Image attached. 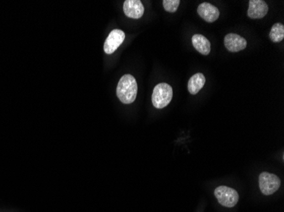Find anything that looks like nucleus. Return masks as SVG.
Listing matches in <instances>:
<instances>
[{
	"label": "nucleus",
	"instance_id": "nucleus-1",
	"mask_svg": "<svg viewBox=\"0 0 284 212\" xmlns=\"http://www.w3.org/2000/svg\"><path fill=\"white\" fill-rule=\"evenodd\" d=\"M138 91V86L136 78L132 75L126 74L120 78L118 88L117 95L119 100L125 105L132 104L136 100Z\"/></svg>",
	"mask_w": 284,
	"mask_h": 212
},
{
	"label": "nucleus",
	"instance_id": "nucleus-2",
	"mask_svg": "<svg viewBox=\"0 0 284 212\" xmlns=\"http://www.w3.org/2000/svg\"><path fill=\"white\" fill-rule=\"evenodd\" d=\"M173 98V89L168 84H157L152 93V104L157 109H163L171 103Z\"/></svg>",
	"mask_w": 284,
	"mask_h": 212
},
{
	"label": "nucleus",
	"instance_id": "nucleus-3",
	"mask_svg": "<svg viewBox=\"0 0 284 212\" xmlns=\"http://www.w3.org/2000/svg\"><path fill=\"white\" fill-rule=\"evenodd\" d=\"M214 195L218 202L223 206L232 208L238 204L239 195L234 188L228 186H219L214 190Z\"/></svg>",
	"mask_w": 284,
	"mask_h": 212
},
{
	"label": "nucleus",
	"instance_id": "nucleus-4",
	"mask_svg": "<svg viewBox=\"0 0 284 212\" xmlns=\"http://www.w3.org/2000/svg\"><path fill=\"white\" fill-rule=\"evenodd\" d=\"M259 186L263 194L271 195L278 190L281 186V180L276 175L262 172L259 177Z\"/></svg>",
	"mask_w": 284,
	"mask_h": 212
},
{
	"label": "nucleus",
	"instance_id": "nucleus-5",
	"mask_svg": "<svg viewBox=\"0 0 284 212\" xmlns=\"http://www.w3.org/2000/svg\"><path fill=\"white\" fill-rule=\"evenodd\" d=\"M125 39V33L122 30H112L108 37L106 38V42L104 44V51L107 54H113L119 48V46L122 44Z\"/></svg>",
	"mask_w": 284,
	"mask_h": 212
},
{
	"label": "nucleus",
	"instance_id": "nucleus-6",
	"mask_svg": "<svg viewBox=\"0 0 284 212\" xmlns=\"http://www.w3.org/2000/svg\"><path fill=\"white\" fill-rule=\"evenodd\" d=\"M224 43L228 51L236 53V52L244 50L247 47V41L236 33H229L224 38Z\"/></svg>",
	"mask_w": 284,
	"mask_h": 212
},
{
	"label": "nucleus",
	"instance_id": "nucleus-7",
	"mask_svg": "<svg viewBox=\"0 0 284 212\" xmlns=\"http://www.w3.org/2000/svg\"><path fill=\"white\" fill-rule=\"evenodd\" d=\"M248 16L251 19H261L268 13L267 4L263 0H250Z\"/></svg>",
	"mask_w": 284,
	"mask_h": 212
},
{
	"label": "nucleus",
	"instance_id": "nucleus-8",
	"mask_svg": "<svg viewBox=\"0 0 284 212\" xmlns=\"http://www.w3.org/2000/svg\"><path fill=\"white\" fill-rule=\"evenodd\" d=\"M124 11L128 17L140 19L143 16L145 9L140 0H126L124 4Z\"/></svg>",
	"mask_w": 284,
	"mask_h": 212
},
{
	"label": "nucleus",
	"instance_id": "nucleus-9",
	"mask_svg": "<svg viewBox=\"0 0 284 212\" xmlns=\"http://www.w3.org/2000/svg\"><path fill=\"white\" fill-rule=\"evenodd\" d=\"M198 14L205 22L212 23L219 18V11L211 4L202 3L198 7Z\"/></svg>",
	"mask_w": 284,
	"mask_h": 212
},
{
	"label": "nucleus",
	"instance_id": "nucleus-10",
	"mask_svg": "<svg viewBox=\"0 0 284 212\" xmlns=\"http://www.w3.org/2000/svg\"><path fill=\"white\" fill-rule=\"evenodd\" d=\"M192 44L200 54L208 55L211 50V44L208 38L201 34H195L192 38Z\"/></svg>",
	"mask_w": 284,
	"mask_h": 212
},
{
	"label": "nucleus",
	"instance_id": "nucleus-11",
	"mask_svg": "<svg viewBox=\"0 0 284 212\" xmlns=\"http://www.w3.org/2000/svg\"><path fill=\"white\" fill-rule=\"evenodd\" d=\"M205 77L203 73H197L192 76L188 82V91L192 95H195L203 89L205 84Z\"/></svg>",
	"mask_w": 284,
	"mask_h": 212
},
{
	"label": "nucleus",
	"instance_id": "nucleus-12",
	"mask_svg": "<svg viewBox=\"0 0 284 212\" xmlns=\"http://www.w3.org/2000/svg\"><path fill=\"white\" fill-rule=\"evenodd\" d=\"M270 38L273 43H280L284 38V26L281 23H276L271 27Z\"/></svg>",
	"mask_w": 284,
	"mask_h": 212
},
{
	"label": "nucleus",
	"instance_id": "nucleus-13",
	"mask_svg": "<svg viewBox=\"0 0 284 212\" xmlns=\"http://www.w3.org/2000/svg\"><path fill=\"white\" fill-rule=\"evenodd\" d=\"M180 4H181L180 0H163L162 1L163 8L166 11L171 12V13H174L177 11Z\"/></svg>",
	"mask_w": 284,
	"mask_h": 212
}]
</instances>
